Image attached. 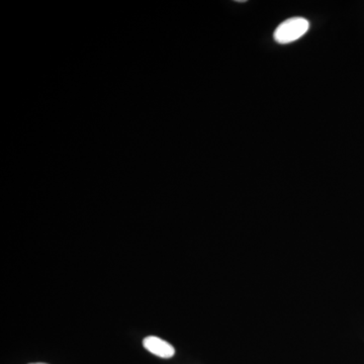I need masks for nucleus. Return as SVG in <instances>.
<instances>
[{"label":"nucleus","instance_id":"nucleus-3","mask_svg":"<svg viewBox=\"0 0 364 364\" xmlns=\"http://www.w3.org/2000/svg\"><path fill=\"white\" fill-rule=\"evenodd\" d=\"M31 364H47V363H31Z\"/></svg>","mask_w":364,"mask_h":364},{"label":"nucleus","instance_id":"nucleus-1","mask_svg":"<svg viewBox=\"0 0 364 364\" xmlns=\"http://www.w3.org/2000/svg\"><path fill=\"white\" fill-rule=\"evenodd\" d=\"M310 23L303 18H293L284 21L277 26L274 32L275 42L286 45L301 39L309 31Z\"/></svg>","mask_w":364,"mask_h":364},{"label":"nucleus","instance_id":"nucleus-2","mask_svg":"<svg viewBox=\"0 0 364 364\" xmlns=\"http://www.w3.org/2000/svg\"><path fill=\"white\" fill-rule=\"evenodd\" d=\"M144 347L147 349L150 353L154 354L158 358H171L176 354V349L168 342L160 339L159 337L149 336L146 337L143 341Z\"/></svg>","mask_w":364,"mask_h":364}]
</instances>
